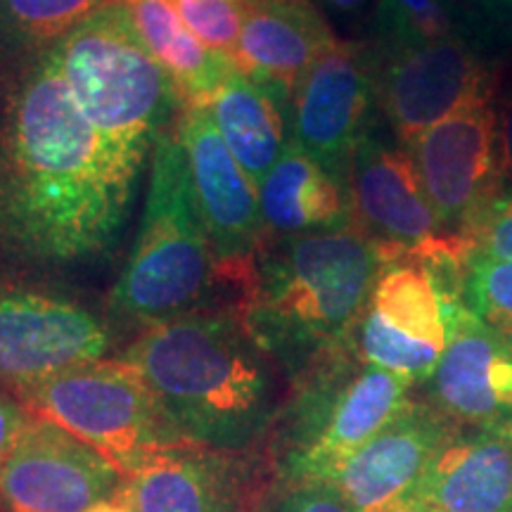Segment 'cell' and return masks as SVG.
<instances>
[{"label": "cell", "mask_w": 512, "mask_h": 512, "mask_svg": "<svg viewBox=\"0 0 512 512\" xmlns=\"http://www.w3.org/2000/svg\"><path fill=\"white\" fill-rule=\"evenodd\" d=\"M508 192H510V202H512V188H508Z\"/></svg>", "instance_id": "obj_35"}, {"label": "cell", "mask_w": 512, "mask_h": 512, "mask_svg": "<svg viewBox=\"0 0 512 512\" xmlns=\"http://www.w3.org/2000/svg\"><path fill=\"white\" fill-rule=\"evenodd\" d=\"M498 140H501L503 178L512 188V81L498 91Z\"/></svg>", "instance_id": "obj_31"}, {"label": "cell", "mask_w": 512, "mask_h": 512, "mask_svg": "<svg viewBox=\"0 0 512 512\" xmlns=\"http://www.w3.org/2000/svg\"><path fill=\"white\" fill-rule=\"evenodd\" d=\"M448 342L427 403L458 430H512V337L465 306L446 313Z\"/></svg>", "instance_id": "obj_16"}, {"label": "cell", "mask_w": 512, "mask_h": 512, "mask_svg": "<svg viewBox=\"0 0 512 512\" xmlns=\"http://www.w3.org/2000/svg\"><path fill=\"white\" fill-rule=\"evenodd\" d=\"M460 430L427 401L408 403L328 482L356 512H408L427 472Z\"/></svg>", "instance_id": "obj_15"}, {"label": "cell", "mask_w": 512, "mask_h": 512, "mask_svg": "<svg viewBox=\"0 0 512 512\" xmlns=\"http://www.w3.org/2000/svg\"><path fill=\"white\" fill-rule=\"evenodd\" d=\"M252 512H356L330 484H283Z\"/></svg>", "instance_id": "obj_28"}, {"label": "cell", "mask_w": 512, "mask_h": 512, "mask_svg": "<svg viewBox=\"0 0 512 512\" xmlns=\"http://www.w3.org/2000/svg\"><path fill=\"white\" fill-rule=\"evenodd\" d=\"M344 183L297 145H287L256 190L266 238L280 240L349 226L351 200Z\"/></svg>", "instance_id": "obj_21"}, {"label": "cell", "mask_w": 512, "mask_h": 512, "mask_svg": "<svg viewBox=\"0 0 512 512\" xmlns=\"http://www.w3.org/2000/svg\"><path fill=\"white\" fill-rule=\"evenodd\" d=\"M496 91L498 72L477 38L456 36L422 48L380 53L377 102L403 145H411L465 102Z\"/></svg>", "instance_id": "obj_12"}, {"label": "cell", "mask_w": 512, "mask_h": 512, "mask_svg": "<svg viewBox=\"0 0 512 512\" xmlns=\"http://www.w3.org/2000/svg\"><path fill=\"white\" fill-rule=\"evenodd\" d=\"M337 41L311 0H245L233 62L247 79L292 100L309 69Z\"/></svg>", "instance_id": "obj_19"}, {"label": "cell", "mask_w": 512, "mask_h": 512, "mask_svg": "<svg viewBox=\"0 0 512 512\" xmlns=\"http://www.w3.org/2000/svg\"><path fill=\"white\" fill-rule=\"evenodd\" d=\"M351 223L382 247L387 261L406 259L448 230L432 209L411 155L368 133L349 164Z\"/></svg>", "instance_id": "obj_17"}, {"label": "cell", "mask_w": 512, "mask_h": 512, "mask_svg": "<svg viewBox=\"0 0 512 512\" xmlns=\"http://www.w3.org/2000/svg\"><path fill=\"white\" fill-rule=\"evenodd\" d=\"M110 0H0V60L53 48Z\"/></svg>", "instance_id": "obj_24"}, {"label": "cell", "mask_w": 512, "mask_h": 512, "mask_svg": "<svg viewBox=\"0 0 512 512\" xmlns=\"http://www.w3.org/2000/svg\"><path fill=\"white\" fill-rule=\"evenodd\" d=\"M375 46L337 41L309 69L290 100L292 145L347 181L351 157L368 136V119L377 100Z\"/></svg>", "instance_id": "obj_11"}, {"label": "cell", "mask_w": 512, "mask_h": 512, "mask_svg": "<svg viewBox=\"0 0 512 512\" xmlns=\"http://www.w3.org/2000/svg\"><path fill=\"white\" fill-rule=\"evenodd\" d=\"M463 302L482 323L512 337V261L472 256Z\"/></svg>", "instance_id": "obj_26"}, {"label": "cell", "mask_w": 512, "mask_h": 512, "mask_svg": "<svg viewBox=\"0 0 512 512\" xmlns=\"http://www.w3.org/2000/svg\"><path fill=\"white\" fill-rule=\"evenodd\" d=\"M69 93L102 138L145 162L185 100L145 48L124 0H110L55 43Z\"/></svg>", "instance_id": "obj_5"}, {"label": "cell", "mask_w": 512, "mask_h": 512, "mask_svg": "<svg viewBox=\"0 0 512 512\" xmlns=\"http://www.w3.org/2000/svg\"><path fill=\"white\" fill-rule=\"evenodd\" d=\"M446 313L425 268L411 259L389 261L354 332L361 361L427 384L446 351Z\"/></svg>", "instance_id": "obj_13"}, {"label": "cell", "mask_w": 512, "mask_h": 512, "mask_svg": "<svg viewBox=\"0 0 512 512\" xmlns=\"http://www.w3.org/2000/svg\"><path fill=\"white\" fill-rule=\"evenodd\" d=\"M178 17L202 46L235 55L245 19V0H171Z\"/></svg>", "instance_id": "obj_27"}, {"label": "cell", "mask_w": 512, "mask_h": 512, "mask_svg": "<svg viewBox=\"0 0 512 512\" xmlns=\"http://www.w3.org/2000/svg\"><path fill=\"white\" fill-rule=\"evenodd\" d=\"M143 166L88 124L55 46L0 60V252L36 266L107 254Z\"/></svg>", "instance_id": "obj_1"}, {"label": "cell", "mask_w": 512, "mask_h": 512, "mask_svg": "<svg viewBox=\"0 0 512 512\" xmlns=\"http://www.w3.org/2000/svg\"><path fill=\"white\" fill-rule=\"evenodd\" d=\"M138 370L159 411L188 444L245 453L283 411V368L235 306H209L140 330L119 356Z\"/></svg>", "instance_id": "obj_2"}, {"label": "cell", "mask_w": 512, "mask_h": 512, "mask_svg": "<svg viewBox=\"0 0 512 512\" xmlns=\"http://www.w3.org/2000/svg\"><path fill=\"white\" fill-rule=\"evenodd\" d=\"M112 344L110 320L76 299L0 285V384L10 394L102 361Z\"/></svg>", "instance_id": "obj_9"}, {"label": "cell", "mask_w": 512, "mask_h": 512, "mask_svg": "<svg viewBox=\"0 0 512 512\" xmlns=\"http://www.w3.org/2000/svg\"><path fill=\"white\" fill-rule=\"evenodd\" d=\"M415 505L432 512H512V430H460L441 448Z\"/></svg>", "instance_id": "obj_20"}, {"label": "cell", "mask_w": 512, "mask_h": 512, "mask_svg": "<svg viewBox=\"0 0 512 512\" xmlns=\"http://www.w3.org/2000/svg\"><path fill=\"white\" fill-rule=\"evenodd\" d=\"M496 93L479 95L406 145L441 226L456 233L505 190Z\"/></svg>", "instance_id": "obj_10"}, {"label": "cell", "mask_w": 512, "mask_h": 512, "mask_svg": "<svg viewBox=\"0 0 512 512\" xmlns=\"http://www.w3.org/2000/svg\"><path fill=\"white\" fill-rule=\"evenodd\" d=\"M150 164L143 223L107 302L117 323L140 330L221 306L211 299L219 273L174 128L157 140Z\"/></svg>", "instance_id": "obj_4"}, {"label": "cell", "mask_w": 512, "mask_h": 512, "mask_svg": "<svg viewBox=\"0 0 512 512\" xmlns=\"http://www.w3.org/2000/svg\"><path fill=\"white\" fill-rule=\"evenodd\" d=\"M86 512H136V510H133L131 505H128L124 498L117 494L114 498H107V501L95 503L93 508L86 510Z\"/></svg>", "instance_id": "obj_32"}, {"label": "cell", "mask_w": 512, "mask_h": 512, "mask_svg": "<svg viewBox=\"0 0 512 512\" xmlns=\"http://www.w3.org/2000/svg\"><path fill=\"white\" fill-rule=\"evenodd\" d=\"M475 24L479 34L512 24V0H451Z\"/></svg>", "instance_id": "obj_30"}, {"label": "cell", "mask_w": 512, "mask_h": 512, "mask_svg": "<svg viewBox=\"0 0 512 512\" xmlns=\"http://www.w3.org/2000/svg\"><path fill=\"white\" fill-rule=\"evenodd\" d=\"M207 110L230 155L245 171L249 183L259 190L268 171L278 164L290 145L287 143L290 100L247 79L235 64L211 95Z\"/></svg>", "instance_id": "obj_22"}, {"label": "cell", "mask_w": 512, "mask_h": 512, "mask_svg": "<svg viewBox=\"0 0 512 512\" xmlns=\"http://www.w3.org/2000/svg\"><path fill=\"white\" fill-rule=\"evenodd\" d=\"M126 477L86 441L31 422L0 467V512H86L114 498Z\"/></svg>", "instance_id": "obj_14"}, {"label": "cell", "mask_w": 512, "mask_h": 512, "mask_svg": "<svg viewBox=\"0 0 512 512\" xmlns=\"http://www.w3.org/2000/svg\"><path fill=\"white\" fill-rule=\"evenodd\" d=\"M465 19L463 10L451 0H377L375 48L389 55L446 38L470 36L465 31Z\"/></svg>", "instance_id": "obj_25"}, {"label": "cell", "mask_w": 512, "mask_h": 512, "mask_svg": "<svg viewBox=\"0 0 512 512\" xmlns=\"http://www.w3.org/2000/svg\"><path fill=\"white\" fill-rule=\"evenodd\" d=\"M408 512H432V510H427V508H418V505H415V508H411Z\"/></svg>", "instance_id": "obj_34"}, {"label": "cell", "mask_w": 512, "mask_h": 512, "mask_svg": "<svg viewBox=\"0 0 512 512\" xmlns=\"http://www.w3.org/2000/svg\"><path fill=\"white\" fill-rule=\"evenodd\" d=\"M29 422L31 415L24 411L22 403L15 396L0 392V467L10 458L12 448L17 446Z\"/></svg>", "instance_id": "obj_29"}, {"label": "cell", "mask_w": 512, "mask_h": 512, "mask_svg": "<svg viewBox=\"0 0 512 512\" xmlns=\"http://www.w3.org/2000/svg\"><path fill=\"white\" fill-rule=\"evenodd\" d=\"M150 55L162 64L181 91L185 105L207 107L221 86L233 57L214 53L190 34L171 0H124Z\"/></svg>", "instance_id": "obj_23"}, {"label": "cell", "mask_w": 512, "mask_h": 512, "mask_svg": "<svg viewBox=\"0 0 512 512\" xmlns=\"http://www.w3.org/2000/svg\"><path fill=\"white\" fill-rule=\"evenodd\" d=\"M323 3H328L330 8H335L339 12H354V10L361 8L366 0H323Z\"/></svg>", "instance_id": "obj_33"}, {"label": "cell", "mask_w": 512, "mask_h": 512, "mask_svg": "<svg viewBox=\"0 0 512 512\" xmlns=\"http://www.w3.org/2000/svg\"><path fill=\"white\" fill-rule=\"evenodd\" d=\"M174 133L188 157L192 192L207 228L219 285L235 294L238 309L242 287L268 240L259 192L230 155L207 107L185 105Z\"/></svg>", "instance_id": "obj_8"}, {"label": "cell", "mask_w": 512, "mask_h": 512, "mask_svg": "<svg viewBox=\"0 0 512 512\" xmlns=\"http://www.w3.org/2000/svg\"><path fill=\"white\" fill-rule=\"evenodd\" d=\"M245 477L238 453L181 444L147 456L119 496L136 512H252Z\"/></svg>", "instance_id": "obj_18"}, {"label": "cell", "mask_w": 512, "mask_h": 512, "mask_svg": "<svg viewBox=\"0 0 512 512\" xmlns=\"http://www.w3.org/2000/svg\"><path fill=\"white\" fill-rule=\"evenodd\" d=\"M387 264L382 247L354 223L266 240L238 311L292 384L323 356L354 344Z\"/></svg>", "instance_id": "obj_3"}, {"label": "cell", "mask_w": 512, "mask_h": 512, "mask_svg": "<svg viewBox=\"0 0 512 512\" xmlns=\"http://www.w3.org/2000/svg\"><path fill=\"white\" fill-rule=\"evenodd\" d=\"M12 396L31 418L62 427L110 458L124 477L155 451L188 444L159 411L138 370L121 358L72 368Z\"/></svg>", "instance_id": "obj_7"}, {"label": "cell", "mask_w": 512, "mask_h": 512, "mask_svg": "<svg viewBox=\"0 0 512 512\" xmlns=\"http://www.w3.org/2000/svg\"><path fill=\"white\" fill-rule=\"evenodd\" d=\"M411 387L403 377L361 361L354 344L313 363L290 384L271 430L280 484L328 482L411 403Z\"/></svg>", "instance_id": "obj_6"}]
</instances>
